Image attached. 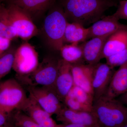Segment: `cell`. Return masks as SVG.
Masks as SVG:
<instances>
[{"instance_id": "14", "label": "cell", "mask_w": 127, "mask_h": 127, "mask_svg": "<svg viewBox=\"0 0 127 127\" xmlns=\"http://www.w3.org/2000/svg\"><path fill=\"white\" fill-rule=\"evenodd\" d=\"M111 35L94 37L82 43L83 55L86 63L95 65L100 62V60L102 59V57L104 45Z\"/></svg>"}, {"instance_id": "19", "label": "cell", "mask_w": 127, "mask_h": 127, "mask_svg": "<svg viewBox=\"0 0 127 127\" xmlns=\"http://www.w3.org/2000/svg\"><path fill=\"white\" fill-rule=\"evenodd\" d=\"M61 58L71 65L85 64L83 44H64L60 49Z\"/></svg>"}, {"instance_id": "27", "label": "cell", "mask_w": 127, "mask_h": 127, "mask_svg": "<svg viewBox=\"0 0 127 127\" xmlns=\"http://www.w3.org/2000/svg\"><path fill=\"white\" fill-rule=\"evenodd\" d=\"M113 15L119 20H127V0L120 1L118 8Z\"/></svg>"}, {"instance_id": "28", "label": "cell", "mask_w": 127, "mask_h": 127, "mask_svg": "<svg viewBox=\"0 0 127 127\" xmlns=\"http://www.w3.org/2000/svg\"><path fill=\"white\" fill-rule=\"evenodd\" d=\"M11 40L0 36V55L9 49Z\"/></svg>"}, {"instance_id": "21", "label": "cell", "mask_w": 127, "mask_h": 127, "mask_svg": "<svg viewBox=\"0 0 127 127\" xmlns=\"http://www.w3.org/2000/svg\"><path fill=\"white\" fill-rule=\"evenodd\" d=\"M0 36L12 40L18 37L9 18L7 7L0 6Z\"/></svg>"}, {"instance_id": "1", "label": "cell", "mask_w": 127, "mask_h": 127, "mask_svg": "<svg viewBox=\"0 0 127 127\" xmlns=\"http://www.w3.org/2000/svg\"><path fill=\"white\" fill-rule=\"evenodd\" d=\"M61 4L68 22L84 27L100 20L107 10L117 5L113 0H61Z\"/></svg>"}, {"instance_id": "8", "label": "cell", "mask_w": 127, "mask_h": 127, "mask_svg": "<svg viewBox=\"0 0 127 127\" xmlns=\"http://www.w3.org/2000/svg\"><path fill=\"white\" fill-rule=\"evenodd\" d=\"M27 88L29 96L51 116L56 115L65 106L53 87L28 86Z\"/></svg>"}, {"instance_id": "22", "label": "cell", "mask_w": 127, "mask_h": 127, "mask_svg": "<svg viewBox=\"0 0 127 127\" xmlns=\"http://www.w3.org/2000/svg\"><path fill=\"white\" fill-rule=\"evenodd\" d=\"M16 50L9 48L0 55V81L13 68Z\"/></svg>"}, {"instance_id": "5", "label": "cell", "mask_w": 127, "mask_h": 127, "mask_svg": "<svg viewBox=\"0 0 127 127\" xmlns=\"http://www.w3.org/2000/svg\"><path fill=\"white\" fill-rule=\"evenodd\" d=\"M28 97L21 84L15 79H9L0 84V109L9 114L20 110Z\"/></svg>"}, {"instance_id": "26", "label": "cell", "mask_w": 127, "mask_h": 127, "mask_svg": "<svg viewBox=\"0 0 127 127\" xmlns=\"http://www.w3.org/2000/svg\"><path fill=\"white\" fill-rule=\"evenodd\" d=\"M107 64L114 68L120 66L127 61V46L115 55L106 58Z\"/></svg>"}, {"instance_id": "10", "label": "cell", "mask_w": 127, "mask_h": 127, "mask_svg": "<svg viewBox=\"0 0 127 127\" xmlns=\"http://www.w3.org/2000/svg\"><path fill=\"white\" fill-rule=\"evenodd\" d=\"M57 121L64 124H75L88 127H101L92 112L73 111L64 106L56 114Z\"/></svg>"}, {"instance_id": "15", "label": "cell", "mask_w": 127, "mask_h": 127, "mask_svg": "<svg viewBox=\"0 0 127 127\" xmlns=\"http://www.w3.org/2000/svg\"><path fill=\"white\" fill-rule=\"evenodd\" d=\"M94 65L86 64L71 65L74 85L93 96L92 80Z\"/></svg>"}, {"instance_id": "9", "label": "cell", "mask_w": 127, "mask_h": 127, "mask_svg": "<svg viewBox=\"0 0 127 127\" xmlns=\"http://www.w3.org/2000/svg\"><path fill=\"white\" fill-rule=\"evenodd\" d=\"M114 71V68L106 63L99 62L94 65L92 80L94 102L106 93Z\"/></svg>"}, {"instance_id": "30", "label": "cell", "mask_w": 127, "mask_h": 127, "mask_svg": "<svg viewBox=\"0 0 127 127\" xmlns=\"http://www.w3.org/2000/svg\"><path fill=\"white\" fill-rule=\"evenodd\" d=\"M125 106H127V92L117 98Z\"/></svg>"}, {"instance_id": "12", "label": "cell", "mask_w": 127, "mask_h": 127, "mask_svg": "<svg viewBox=\"0 0 127 127\" xmlns=\"http://www.w3.org/2000/svg\"><path fill=\"white\" fill-rule=\"evenodd\" d=\"M73 86L71 65L60 58L57 76L53 88L63 103Z\"/></svg>"}, {"instance_id": "4", "label": "cell", "mask_w": 127, "mask_h": 127, "mask_svg": "<svg viewBox=\"0 0 127 127\" xmlns=\"http://www.w3.org/2000/svg\"><path fill=\"white\" fill-rule=\"evenodd\" d=\"M60 59L54 56L45 58L32 73L18 81L27 86L53 87L57 76Z\"/></svg>"}, {"instance_id": "17", "label": "cell", "mask_w": 127, "mask_h": 127, "mask_svg": "<svg viewBox=\"0 0 127 127\" xmlns=\"http://www.w3.org/2000/svg\"><path fill=\"white\" fill-rule=\"evenodd\" d=\"M127 46V29L119 30L111 34L104 45L102 59L116 54Z\"/></svg>"}, {"instance_id": "24", "label": "cell", "mask_w": 127, "mask_h": 127, "mask_svg": "<svg viewBox=\"0 0 127 127\" xmlns=\"http://www.w3.org/2000/svg\"><path fill=\"white\" fill-rule=\"evenodd\" d=\"M17 111L14 116V122L16 127H43L22 111Z\"/></svg>"}, {"instance_id": "3", "label": "cell", "mask_w": 127, "mask_h": 127, "mask_svg": "<svg viewBox=\"0 0 127 127\" xmlns=\"http://www.w3.org/2000/svg\"><path fill=\"white\" fill-rule=\"evenodd\" d=\"M67 22L61 5L53 8L45 18L44 33L48 45L53 51H59L64 44V33Z\"/></svg>"}, {"instance_id": "2", "label": "cell", "mask_w": 127, "mask_h": 127, "mask_svg": "<svg viewBox=\"0 0 127 127\" xmlns=\"http://www.w3.org/2000/svg\"><path fill=\"white\" fill-rule=\"evenodd\" d=\"M92 112L101 127H120L127 122V106L117 98L103 96L94 102Z\"/></svg>"}, {"instance_id": "16", "label": "cell", "mask_w": 127, "mask_h": 127, "mask_svg": "<svg viewBox=\"0 0 127 127\" xmlns=\"http://www.w3.org/2000/svg\"><path fill=\"white\" fill-rule=\"evenodd\" d=\"M127 92V61L115 71L104 95L111 98H117Z\"/></svg>"}, {"instance_id": "33", "label": "cell", "mask_w": 127, "mask_h": 127, "mask_svg": "<svg viewBox=\"0 0 127 127\" xmlns=\"http://www.w3.org/2000/svg\"><path fill=\"white\" fill-rule=\"evenodd\" d=\"M4 127H9V126H7L6 125Z\"/></svg>"}, {"instance_id": "20", "label": "cell", "mask_w": 127, "mask_h": 127, "mask_svg": "<svg viewBox=\"0 0 127 127\" xmlns=\"http://www.w3.org/2000/svg\"><path fill=\"white\" fill-rule=\"evenodd\" d=\"M55 0H12V4L17 6L32 16L42 12L52 5Z\"/></svg>"}, {"instance_id": "29", "label": "cell", "mask_w": 127, "mask_h": 127, "mask_svg": "<svg viewBox=\"0 0 127 127\" xmlns=\"http://www.w3.org/2000/svg\"><path fill=\"white\" fill-rule=\"evenodd\" d=\"M8 114L0 109V127H4L7 123Z\"/></svg>"}, {"instance_id": "23", "label": "cell", "mask_w": 127, "mask_h": 127, "mask_svg": "<svg viewBox=\"0 0 127 127\" xmlns=\"http://www.w3.org/2000/svg\"><path fill=\"white\" fill-rule=\"evenodd\" d=\"M68 94L75 98L81 103L93 107V96L88 93L81 88L74 85Z\"/></svg>"}, {"instance_id": "11", "label": "cell", "mask_w": 127, "mask_h": 127, "mask_svg": "<svg viewBox=\"0 0 127 127\" xmlns=\"http://www.w3.org/2000/svg\"><path fill=\"white\" fill-rule=\"evenodd\" d=\"M114 15L104 16L89 27L88 39L111 34L122 29H127V25L120 23Z\"/></svg>"}, {"instance_id": "7", "label": "cell", "mask_w": 127, "mask_h": 127, "mask_svg": "<svg viewBox=\"0 0 127 127\" xmlns=\"http://www.w3.org/2000/svg\"><path fill=\"white\" fill-rule=\"evenodd\" d=\"M7 8L9 18L18 37L27 41L36 35L38 29L29 14L12 3Z\"/></svg>"}, {"instance_id": "32", "label": "cell", "mask_w": 127, "mask_h": 127, "mask_svg": "<svg viewBox=\"0 0 127 127\" xmlns=\"http://www.w3.org/2000/svg\"><path fill=\"white\" fill-rule=\"evenodd\" d=\"M120 127H127V122Z\"/></svg>"}, {"instance_id": "13", "label": "cell", "mask_w": 127, "mask_h": 127, "mask_svg": "<svg viewBox=\"0 0 127 127\" xmlns=\"http://www.w3.org/2000/svg\"><path fill=\"white\" fill-rule=\"evenodd\" d=\"M20 111L27 114L32 120L43 127H55L57 124L52 116L29 96Z\"/></svg>"}, {"instance_id": "31", "label": "cell", "mask_w": 127, "mask_h": 127, "mask_svg": "<svg viewBox=\"0 0 127 127\" xmlns=\"http://www.w3.org/2000/svg\"><path fill=\"white\" fill-rule=\"evenodd\" d=\"M55 127H88L83 125L75 124H57Z\"/></svg>"}, {"instance_id": "25", "label": "cell", "mask_w": 127, "mask_h": 127, "mask_svg": "<svg viewBox=\"0 0 127 127\" xmlns=\"http://www.w3.org/2000/svg\"><path fill=\"white\" fill-rule=\"evenodd\" d=\"M63 104L67 108L73 111L88 112L92 111L93 107L81 103L75 98L68 94L65 97Z\"/></svg>"}, {"instance_id": "34", "label": "cell", "mask_w": 127, "mask_h": 127, "mask_svg": "<svg viewBox=\"0 0 127 127\" xmlns=\"http://www.w3.org/2000/svg\"><path fill=\"white\" fill-rule=\"evenodd\" d=\"M1 82V81H0V83Z\"/></svg>"}, {"instance_id": "18", "label": "cell", "mask_w": 127, "mask_h": 127, "mask_svg": "<svg viewBox=\"0 0 127 127\" xmlns=\"http://www.w3.org/2000/svg\"><path fill=\"white\" fill-rule=\"evenodd\" d=\"M89 31V28H86L79 23L67 22L64 33V43L79 44L84 42L88 38Z\"/></svg>"}, {"instance_id": "6", "label": "cell", "mask_w": 127, "mask_h": 127, "mask_svg": "<svg viewBox=\"0 0 127 127\" xmlns=\"http://www.w3.org/2000/svg\"><path fill=\"white\" fill-rule=\"evenodd\" d=\"M39 64L37 53L30 43H22L16 50L12 68L18 80L31 75Z\"/></svg>"}]
</instances>
